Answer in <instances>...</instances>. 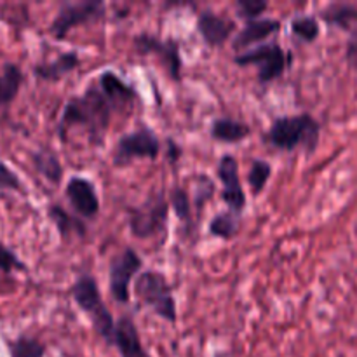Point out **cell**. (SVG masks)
I'll list each match as a JSON object with an SVG mask.
<instances>
[{"label":"cell","mask_w":357,"mask_h":357,"mask_svg":"<svg viewBox=\"0 0 357 357\" xmlns=\"http://www.w3.org/2000/svg\"><path fill=\"white\" fill-rule=\"evenodd\" d=\"M119 110L110 98L100 89L98 82H91L89 87L79 96L70 98L65 105L61 121H59L58 131L63 142H66V132L73 126H82L87 129L93 142L101 143L108 124H110L112 114Z\"/></svg>","instance_id":"1"},{"label":"cell","mask_w":357,"mask_h":357,"mask_svg":"<svg viewBox=\"0 0 357 357\" xmlns=\"http://www.w3.org/2000/svg\"><path fill=\"white\" fill-rule=\"evenodd\" d=\"M319 122L310 114H298L275 119L267 132V142L286 152L303 146L307 152L312 153L319 145Z\"/></svg>","instance_id":"2"},{"label":"cell","mask_w":357,"mask_h":357,"mask_svg":"<svg viewBox=\"0 0 357 357\" xmlns=\"http://www.w3.org/2000/svg\"><path fill=\"white\" fill-rule=\"evenodd\" d=\"M72 298L79 305V309L89 317L93 323L94 331L107 342L108 345L112 344V337H114L115 321L112 317L110 310L105 307L103 298H101L100 288H98L96 279L91 275H80L75 282H73Z\"/></svg>","instance_id":"3"},{"label":"cell","mask_w":357,"mask_h":357,"mask_svg":"<svg viewBox=\"0 0 357 357\" xmlns=\"http://www.w3.org/2000/svg\"><path fill=\"white\" fill-rule=\"evenodd\" d=\"M135 293L139 302L152 309L153 314L169 323L176 321V300L166 275L157 271L142 272L136 278Z\"/></svg>","instance_id":"4"},{"label":"cell","mask_w":357,"mask_h":357,"mask_svg":"<svg viewBox=\"0 0 357 357\" xmlns=\"http://www.w3.org/2000/svg\"><path fill=\"white\" fill-rule=\"evenodd\" d=\"M169 202L164 192H153L145 202L129 211V229L138 239H150L166 229Z\"/></svg>","instance_id":"5"},{"label":"cell","mask_w":357,"mask_h":357,"mask_svg":"<svg viewBox=\"0 0 357 357\" xmlns=\"http://www.w3.org/2000/svg\"><path fill=\"white\" fill-rule=\"evenodd\" d=\"M291 52H286L275 42H267V44H261L258 47L236 56L234 61L241 66L257 65L258 80L261 84H268L272 80L279 79L286 72V68L291 65Z\"/></svg>","instance_id":"6"},{"label":"cell","mask_w":357,"mask_h":357,"mask_svg":"<svg viewBox=\"0 0 357 357\" xmlns=\"http://www.w3.org/2000/svg\"><path fill=\"white\" fill-rule=\"evenodd\" d=\"M160 153V142L155 132L149 128H139L124 135L114 150V162L126 166L135 159H157Z\"/></svg>","instance_id":"7"},{"label":"cell","mask_w":357,"mask_h":357,"mask_svg":"<svg viewBox=\"0 0 357 357\" xmlns=\"http://www.w3.org/2000/svg\"><path fill=\"white\" fill-rule=\"evenodd\" d=\"M105 10H107V7L100 0H82V2L63 3L61 9L58 10L56 17L52 20L49 31L56 38H65L72 28L103 17Z\"/></svg>","instance_id":"8"},{"label":"cell","mask_w":357,"mask_h":357,"mask_svg":"<svg viewBox=\"0 0 357 357\" xmlns=\"http://www.w3.org/2000/svg\"><path fill=\"white\" fill-rule=\"evenodd\" d=\"M143 267L142 258L131 248L121 251L117 257L112 258L108 279H110V293L115 302L128 303L131 298V281Z\"/></svg>","instance_id":"9"},{"label":"cell","mask_w":357,"mask_h":357,"mask_svg":"<svg viewBox=\"0 0 357 357\" xmlns=\"http://www.w3.org/2000/svg\"><path fill=\"white\" fill-rule=\"evenodd\" d=\"M135 47L142 54H159L162 63L166 65L167 73L173 80L181 79V56H180V42L174 38H159L155 35L142 33L135 37Z\"/></svg>","instance_id":"10"},{"label":"cell","mask_w":357,"mask_h":357,"mask_svg":"<svg viewBox=\"0 0 357 357\" xmlns=\"http://www.w3.org/2000/svg\"><path fill=\"white\" fill-rule=\"evenodd\" d=\"M218 178L222 181V201L229 206V211L241 215L246 208V194L241 185L239 162L234 155H223L218 162Z\"/></svg>","instance_id":"11"},{"label":"cell","mask_w":357,"mask_h":357,"mask_svg":"<svg viewBox=\"0 0 357 357\" xmlns=\"http://www.w3.org/2000/svg\"><path fill=\"white\" fill-rule=\"evenodd\" d=\"M66 199L77 215L82 218H94L100 213V199H98L96 187L91 180L82 176H72L65 188Z\"/></svg>","instance_id":"12"},{"label":"cell","mask_w":357,"mask_h":357,"mask_svg":"<svg viewBox=\"0 0 357 357\" xmlns=\"http://www.w3.org/2000/svg\"><path fill=\"white\" fill-rule=\"evenodd\" d=\"M236 21L220 16L213 10H204L197 17V31L209 47H220L225 44L230 35L236 31Z\"/></svg>","instance_id":"13"},{"label":"cell","mask_w":357,"mask_h":357,"mask_svg":"<svg viewBox=\"0 0 357 357\" xmlns=\"http://www.w3.org/2000/svg\"><path fill=\"white\" fill-rule=\"evenodd\" d=\"M110 345L117 347L121 357H152L146 352V349L143 347L138 328H136V324L132 323L129 316L121 317L115 323L114 337H112Z\"/></svg>","instance_id":"14"},{"label":"cell","mask_w":357,"mask_h":357,"mask_svg":"<svg viewBox=\"0 0 357 357\" xmlns=\"http://www.w3.org/2000/svg\"><path fill=\"white\" fill-rule=\"evenodd\" d=\"M279 30H281V21L272 20V17H261V20L248 21V23L244 24V28H241L237 37L234 38L232 45L234 49L241 51V49L250 47V45L257 44V42L267 40L271 35L278 33Z\"/></svg>","instance_id":"15"},{"label":"cell","mask_w":357,"mask_h":357,"mask_svg":"<svg viewBox=\"0 0 357 357\" xmlns=\"http://www.w3.org/2000/svg\"><path fill=\"white\" fill-rule=\"evenodd\" d=\"M96 82L100 86V89L110 98V101L119 110H122L126 107H131L136 98H138L136 91L131 86H128L117 73L110 72V70L101 73Z\"/></svg>","instance_id":"16"},{"label":"cell","mask_w":357,"mask_h":357,"mask_svg":"<svg viewBox=\"0 0 357 357\" xmlns=\"http://www.w3.org/2000/svg\"><path fill=\"white\" fill-rule=\"evenodd\" d=\"M80 63L79 54L75 51L63 52L58 58L52 59L49 63H40V65L33 66V73L42 80H47V82H56V80H61L66 73L72 72L73 68H77Z\"/></svg>","instance_id":"17"},{"label":"cell","mask_w":357,"mask_h":357,"mask_svg":"<svg viewBox=\"0 0 357 357\" xmlns=\"http://www.w3.org/2000/svg\"><path fill=\"white\" fill-rule=\"evenodd\" d=\"M319 17L324 23L337 26L344 31L357 30V6L356 3H330L319 13Z\"/></svg>","instance_id":"18"},{"label":"cell","mask_w":357,"mask_h":357,"mask_svg":"<svg viewBox=\"0 0 357 357\" xmlns=\"http://www.w3.org/2000/svg\"><path fill=\"white\" fill-rule=\"evenodd\" d=\"M250 135V126L229 117H220L211 124V136L220 143H241Z\"/></svg>","instance_id":"19"},{"label":"cell","mask_w":357,"mask_h":357,"mask_svg":"<svg viewBox=\"0 0 357 357\" xmlns=\"http://www.w3.org/2000/svg\"><path fill=\"white\" fill-rule=\"evenodd\" d=\"M23 72L14 63H6L0 68V107L13 103L23 84Z\"/></svg>","instance_id":"20"},{"label":"cell","mask_w":357,"mask_h":357,"mask_svg":"<svg viewBox=\"0 0 357 357\" xmlns=\"http://www.w3.org/2000/svg\"><path fill=\"white\" fill-rule=\"evenodd\" d=\"M31 162L37 173H40L51 183H59L63 178V166L59 162L58 155L47 149L37 150L31 153Z\"/></svg>","instance_id":"21"},{"label":"cell","mask_w":357,"mask_h":357,"mask_svg":"<svg viewBox=\"0 0 357 357\" xmlns=\"http://www.w3.org/2000/svg\"><path fill=\"white\" fill-rule=\"evenodd\" d=\"M47 215L49 218L52 220L54 227L58 229V232L61 234L63 237H70V236H84L86 234V225H84L80 220L73 218L70 213H66L61 206L54 204V206H49L47 209Z\"/></svg>","instance_id":"22"},{"label":"cell","mask_w":357,"mask_h":357,"mask_svg":"<svg viewBox=\"0 0 357 357\" xmlns=\"http://www.w3.org/2000/svg\"><path fill=\"white\" fill-rule=\"evenodd\" d=\"M9 347L10 357H44L45 356V345L42 344L38 338L26 337L21 335L16 340H10L7 344Z\"/></svg>","instance_id":"23"},{"label":"cell","mask_w":357,"mask_h":357,"mask_svg":"<svg viewBox=\"0 0 357 357\" xmlns=\"http://www.w3.org/2000/svg\"><path fill=\"white\" fill-rule=\"evenodd\" d=\"M237 229H239V220L234 213L225 211L216 215L209 223V234L215 237H220L223 241H230L236 237Z\"/></svg>","instance_id":"24"},{"label":"cell","mask_w":357,"mask_h":357,"mask_svg":"<svg viewBox=\"0 0 357 357\" xmlns=\"http://www.w3.org/2000/svg\"><path fill=\"white\" fill-rule=\"evenodd\" d=\"M291 31L305 42H314L321 33L319 21L316 16H295L291 20Z\"/></svg>","instance_id":"25"},{"label":"cell","mask_w":357,"mask_h":357,"mask_svg":"<svg viewBox=\"0 0 357 357\" xmlns=\"http://www.w3.org/2000/svg\"><path fill=\"white\" fill-rule=\"evenodd\" d=\"M271 174L272 166L267 160H253V164H251L250 167V173H248V183H250L251 192H253L255 195L261 194V190H264L265 185H267Z\"/></svg>","instance_id":"26"},{"label":"cell","mask_w":357,"mask_h":357,"mask_svg":"<svg viewBox=\"0 0 357 357\" xmlns=\"http://www.w3.org/2000/svg\"><path fill=\"white\" fill-rule=\"evenodd\" d=\"M169 206L174 209V215L183 223L192 220V204L187 190L181 187H173L169 192Z\"/></svg>","instance_id":"27"},{"label":"cell","mask_w":357,"mask_h":357,"mask_svg":"<svg viewBox=\"0 0 357 357\" xmlns=\"http://www.w3.org/2000/svg\"><path fill=\"white\" fill-rule=\"evenodd\" d=\"M267 9H268V3L261 2V0H239V2H236L237 16L244 17V20L248 21L260 20V16Z\"/></svg>","instance_id":"28"},{"label":"cell","mask_w":357,"mask_h":357,"mask_svg":"<svg viewBox=\"0 0 357 357\" xmlns=\"http://www.w3.org/2000/svg\"><path fill=\"white\" fill-rule=\"evenodd\" d=\"M0 271L6 272V274L26 271V265L17 258V255L2 243H0Z\"/></svg>","instance_id":"29"},{"label":"cell","mask_w":357,"mask_h":357,"mask_svg":"<svg viewBox=\"0 0 357 357\" xmlns=\"http://www.w3.org/2000/svg\"><path fill=\"white\" fill-rule=\"evenodd\" d=\"M0 192H23L20 176L2 160H0Z\"/></svg>","instance_id":"30"},{"label":"cell","mask_w":357,"mask_h":357,"mask_svg":"<svg viewBox=\"0 0 357 357\" xmlns=\"http://www.w3.org/2000/svg\"><path fill=\"white\" fill-rule=\"evenodd\" d=\"M345 59L349 65L357 72V30L351 31V37L347 40V47H345Z\"/></svg>","instance_id":"31"},{"label":"cell","mask_w":357,"mask_h":357,"mask_svg":"<svg viewBox=\"0 0 357 357\" xmlns=\"http://www.w3.org/2000/svg\"><path fill=\"white\" fill-rule=\"evenodd\" d=\"M209 185H213V181L209 180L208 176H201L199 178V188L197 192H195V204H197V208H201L202 204H204V201H209V197H211L213 192H206V187H209Z\"/></svg>","instance_id":"32"},{"label":"cell","mask_w":357,"mask_h":357,"mask_svg":"<svg viewBox=\"0 0 357 357\" xmlns=\"http://www.w3.org/2000/svg\"><path fill=\"white\" fill-rule=\"evenodd\" d=\"M180 146L173 142V139H167V157H169L171 162H176L180 159Z\"/></svg>","instance_id":"33"},{"label":"cell","mask_w":357,"mask_h":357,"mask_svg":"<svg viewBox=\"0 0 357 357\" xmlns=\"http://www.w3.org/2000/svg\"><path fill=\"white\" fill-rule=\"evenodd\" d=\"M68 357H73V356H68Z\"/></svg>","instance_id":"34"}]
</instances>
